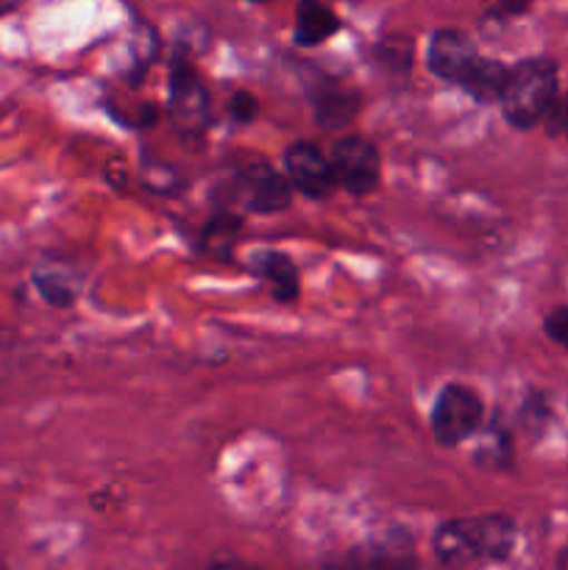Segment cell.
Instances as JSON below:
<instances>
[{"mask_svg": "<svg viewBox=\"0 0 568 570\" xmlns=\"http://www.w3.org/2000/svg\"><path fill=\"white\" fill-rule=\"evenodd\" d=\"M248 3H262V0H248Z\"/></svg>", "mask_w": 568, "mask_h": 570, "instance_id": "obj_24", "label": "cell"}, {"mask_svg": "<svg viewBox=\"0 0 568 570\" xmlns=\"http://www.w3.org/2000/svg\"><path fill=\"white\" fill-rule=\"evenodd\" d=\"M507 76H510V67L501 65L499 59H488V56H479L477 65L471 67L466 78L460 81L462 92L471 95L479 104H493L505 92Z\"/></svg>", "mask_w": 568, "mask_h": 570, "instance_id": "obj_13", "label": "cell"}, {"mask_svg": "<svg viewBox=\"0 0 568 570\" xmlns=\"http://www.w3.org/2000/svg\"><path fill=\"white\" fill-rule=\"evenodd\" d=\"M284 176L310 200H323L337 187L332 159L315 142H293L284 150Z\"/></svg>", "mask_w": 568, "mask_h": 570, "instance_id": "obj_6", "label": "cell"}, {"mask_svg": "<svg viewBox=\"0 0 568 570\" xmlns=\"http://www.w3.org/2000/svg\"><path fill=\"white\" fill-rule=\"evenodd\" d=\"M312 106H315V117L323 128H343L360 111V95L332 81H323L312 92Z\"/></svg>", "mask_w": 568, "mask_h": 570, "instance_id": "obj_11", "label": "cell"}, {"mask_svg": "<svg viewBox=\"0 0 568 570\" xmlns=\"http://www.w3.org/2000/svg\"><path fill=\"white\" fill-rule=\"evenodd\" d=\"M254 273L267 284L278 304H293L301 295V276L295 262L284 250H262L254 256Z\"/></svg>", "mask_w": 568, "mask_h": 570, "instance_id": "obj_9", "label": "cell"}, {"mask_svg": "<svg viewBox=\"0 0 568 570\" xmlns=\"http://www.w3.org/2000/svg\"><path fill=\"white\" fill-rule=\"evenodd\" d=\"M543 334L551 340L555 345L568 351V304L555 306L543 315Z\"/></svg>", "mask_w": 568, "mask_h": 570, "instance_id": "obj_20", "label": "cell"}, {"mask_svg": "<svg viewBox=\"0 0 568 570\" xmlns=\"http://www.w3.org/2000/svg\"><path fill=\"white\" fill-rule=\"evenodd\" d=\"M239 228H243V217L232 215V212H217L200 232V250L209 254L212 259L228 262L234 256Z\"/></svg>", "mask_w": 568, "mask_h": 570, "instance_id": "obj_14", "label": "cell"}, {"mask_svg": "<svg viewBox=\"0 0 568 570\" xmlns=\"http://www.w3.org/2000/svg\"><path fill=\"white\" fill-rule=\"evenodd\" d=\"M484 404L479 393L468 384L451 382L438 393L432 406L434 443L443 449H457L482 429Z\"/></svg>", "mask_w": 568, "mask_h": 570, "instance_id": "obj_3", "label": "cell"}, {"mask_svg": "<svg viewBox=\"0 0 568 570\" xmlns=\"http://www.w3.org/2000/svg\"><path fill=\"white\" fill-rule=\"evenodd\" d=\"M33 284H37L39 295H42L50 306H56V309H67V306L76 301V293H72V289L61 282V278L42 276V273H37V276H33Z\"/></svg>", "mask_w": 568, "mask_h": 570, "instance_id": "obj_16", "label": "cell"}, {"mask_svg": "<svg viewBox=\"0 0 568 570\" xmlns=\"http://www.w3.org/2000/svg\"><path fill=\"white\" fill-rule=\"evenodd\" d=\"M259 100H256V95L248 92V89H239V92H234L232 100H228V117H232L234 122H239V126L254 122L256 117H259Z\"/></svg>", "mask_w": 568, "mask_h": 570, "instance_id": "obj_19", "label": "cell"}, {"mask_svg": "<svg viewBox=\"0 0 568 570\" xmlns=\"http://www.w3.org/2000/svg\"><path fill=\"white\" fill-rule=\"evenodd\" d=\"M337 184L354 198H365L382 181V154L371 139L360 134H345L332 145L329 154Z\"/></svg>", "mask_w": 568, "mask_h": 570, "instance_id": "obj_5", "label": "cell"}, {"mask_svg": "<svg viewBox=\"0 0 568 570\" xmlns=\"http://www.w3.org/2000/svg\"><path fill=\"white\" fill-rule=\"evenodd\" d=\"M516 521L507 515H479L445 521L434 532V554L445 566H471L477 560H507L516 549Z\"/></svg>", "mask_w": 568, "mask_h": 570, "instance_id": "obj_1", "label": "cell"}, {"mask_svg": "<svg viewBox=\"0 0 568 570\" xmlns=\"http://www.w3.org/2000/svg\"><path fill=\"white\" fill-rule=\"evenodd\" d=\"M376 65L388 72H410L412 67V39L410 37H384L373 50Z\"/></svg>", "mask_w": 568, "mask_h": 570, "instance_id": "obj_15", "label": "cell"}, {"mask_svg": "<svg viewBox=\"0 0 568 570\" xmlns=\"http://www.w3.org/2000/svg\"><path fill=\"white\" fill-rule=\"evenodd\" d=\"M479 460H484L482 465H496L507 468L512 460V440L510 434L501 432V429H490L488 432V451L479 454Z\"/></svg>", "mask_w": 568, "mask_h": 570, "instance_id": "obj_17", "label": "cell"}, {"mask_svg": "<svg viewBox=\"0 0 568 570\" xmlns=\"http://www.w3.org/2000/svg\"><path fill=\"white\" fill-rule=\"evenodd\" d=\"M410 546L399 543H371L345 557L334 570H410Z\"/></svg>", "mask_w": 568, "mask_h": 570, "instance_id": "obj_12", "label": "cell"}, {"mask_svg": "<svg viewBox=\"0 0 568 570\" xmlns=\"http://www.w3.org/2000/svg\"><path fill=\"white\" fill-rule=\"evenodd\" d=\"M209 570H239V568L234 566V562H215Z\"/></svg>", "mask_w": 568, "mask_h": 570, "instance_id": "obj_23", "label": "cell"}, {"mask_svg": "<svg viewBox=\"0 0 568 570\" xmlns=\"http://www.w3.org/2000/svg\"><path fill=\"white\" fill-rule=\"evenodd\" d=\"M551 417V406L549 401H546L543 393H532L527 395V401H523V410H521V423L529 429L532 434L543 432V426L549 423Z\"/></svg>", "mask_w": 568, "mask_h": 570, "instance_id": "obj_18", "label": "cell"}, {"mask_svg": "<svg viewBox=\"0 0 568 570\" xmlns=\"http://www.w3.org/2000/svg\"><path fill=\"white\" fill-rule=\"evenodd\" d=\"M479 50L473 39L460 28H440L432 33L427 48V67L432 76L460 87L462 78L477 65Z\"/></svg>", "mask_w": 568, "mask_h": 570, "instance_id": "obj_7", "label": "cell"}, {"mask_svg": "<svg viewBox=\"0 0 568 570\" xmlns=\"http://www.w3.org/2000/svg\"><path fill=\"white\" fill-rule=\"evenodd\" d=\"M209 92L184 53L170 65V120L182 137L195 139L209 126Z\"/></svg>", "mask_w": 568, "mask_h": 570, "instance_id": "obj_4", "label": "cell"}, {"mask_svg": "<svg viewBox=\"0 0 568 570\" xmlns=\"http://www.w3.org/2000/svg\"><path fill=\"white\" fill-rule=\"evenodd\" d=\"M243 193L245 209L256 212V215H276L293 204L290 178L273 170L267 161H254L251 167H243Z\"/></svg>", "mask_w": 568, "mask_h": 570, "instance_id": "obj_8", "label": "cell"}, {"mask_svg": "<svg viewBox=\"0 0 568 570\" xmlns=\"http://www.w3.org/2000/svg\"><path fill=\"white\" fill-rule=\"evenodd\" d=\"M532 0H499L493 6V11L488 14V20H510V17H521L523 11H529Z\"/></svg>", "mask_w": 568, "mask_h": 570, "instance_id": "obj_22", "label": "cell"}, {"mask_svg": "<svg viewBox=\"0 0 568 570\" xmlns=\"http://www.w3.org/2000/svg\"><path fill=\"white\" fill-rule=\"evenodd\" d=\"M543 120H546V131H549L551 137H566L568 142V92L555 100V106H551L549 115H546Z\"/></svg>", "mask_w": 568, "mask_h": 570, "instance_id": "obj_21", "label": "cell"}, {"mask_svg": "<svg viewBox=\"0 0 568 570\" xmlns=\"http://www.w3.org/2000/svg\"><path fill=\"white\" fill-rule=\"evenodd\" d=\"M340 31V17L323 0H298L293 26V42L298 48H317Z\"/></svg>", "mask_w": 568, "mask_h": 570, "instance_id": "obj_10", "label": "cell"}, {"mask_svg": "<svg viewBox=\"0 0 568 570\" xmlns=\"http://www.w3.org/2000/svg\"><path fill=\"white\" fill-rule=\"evenodd\" d=\"M560 98V70L549 56H529L510 67L505 92H501V115L518 131L538 126L555 100Z\"/></svg>", "mask_w": 568, "mask_h": 570, "instance_id": "obj_2", "label": "cell"}]
</instances>
